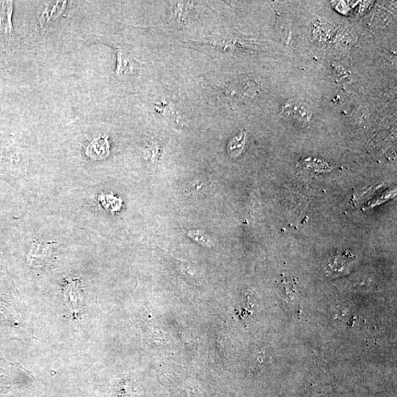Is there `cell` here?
I'll return each instance as SVG.
<instances>
[{
  "mask_svg": "<svg viewBox=\"0 0 397 397\" xmlns=\"http://www.w3.org/2000/svg\"><path fill=\"white\" fill-rule=\"evenodd\" d=\"M64 296L66 305L70 313L77 315L83 309L84 299L78 280L72 279L68 281Z\"/></svg>",
  "mask_w": 397,
  "mask_h": 397,
  "instance_id": "obj_3",
  "label": "cell"
},
{
  "mask_svg": "<svg viewBox=\"0 0 397 397\" xmlns=\"http://www.w3.org/2000/svg\"><path fill=\"white\" fill-rule=\"evenodd\" d=\"M110 145L106 136L95 138L86 148V154L93 160H102L109 156Z\"/></svg>",
  "mask_w": 397,
  "mask_h": 397,
  "instance_id": "obj_6",
  "label": "cell"
},
{
  "mask_svg": "<svg viewBox=\"0 0 397 397\" xmlns=\"http://www.w3.org/2000/svg\"><path fill=\"white\" fill-rule=\"evenodd\" d=\"M66 2H56L55 4H50L46 7L39 18L41 25L43 26L44 23L49 21L50 19H55L62 12Z\"/></svg>",
  "mask_w": 397,
  "mask_h": 397,
  "instance_id": "obj_9",
  "label": "cell"
},
{
  "mask_svg": "<svg viewBox=\"0 0 397 397\" xmlns=\"http://www.w3.org/2000/svg\"><path fill=\"white\" fill-rule=\"evenodd\" d=\"M53 252L51 242L36 241L32 243L28 255V262L30 265H41L50 258Z\"/></svg>",
  "mask_w": 397,
  "mask_h": 397,
  "instance_id": "obj_5",
  "label": "cell"
},
{
  "mask_svg": "<svg viewBox=\"0 0 397 397\" xmlns=\"http://www.w3.org/2000/svg\"><path fill=\"white\" fill-rule=\"evenodd\" d=\"M189 237L203 246H210L212 243L211 240L201 231H191Z\"/></svg>",
  "mask_w": 397,
  "mask_h": 397,
  "instance_id": "obj_10",
  "label": "cell"
},
{
  "mask_svg": "<svg viewBox=\"0 0 397 397\" xmlns=\"http://www.w3.org/2000/svg\"><path fill=\"white\" fill-rule=\"evenodd\" d=\"M247 133L241 131L230 140L228 145V154L232 158H237L243 153L246 145Z\"/></svg>",
  "mask_w": 397,
  "mask_h": 397,
  "instance_id": "obj_8",
  "label": "cell"
},
{
  "mask_svg": "<svg viewBox=\"0 0 397 397\" xmlns=\"http://www.w3.org/2000/svg\"><path fill=\"white\" fill-rule=\"evenodd\" d=\"M283 113L292 120L304 124L310 121L312 116L306 104L296 100L288 101L283 108Z\"/></svg>",
  "mask_w": 397,
  "mask_h": 397,
  "instance_id": "obj_4",
  "label": "cell"
},
{
  "mask_svg": "<svg viewBox=\"0 0 397 397\" xmlns=\"http://www.w3.org/2000/svg\"><path fill=\"white\" fill-rule=\"evenodd\" d=\"M355 259L356 257L349 252L337 253L330 260L329 266L333 273H342Z\"/></svg>",
  "mask_w": 397,
  "mask_h": 397,
  "instance_id": "obj_7",
  "label": "cell"
},
{
  "mask_svg": "<svg viewBox=\"0 0 397 397\" xmlns=\"http://www.w3.org/2000/svg\"><path fill=\"white\" fill-rule=\"evenodd\" d=\"M115 50L118 56V65L114 73L116 76L125 77L138 73L144 67L129 52L122 48H116Z\"/></svg>",
  "mask_w": 397,
  "mask_h": 397,
  "instance_id": "obj_2",
  "label": "cell"
},
{
  "mask_svg": "<svg viewBox=\"0 0 397 397\" xmlns=\"http://www.w3.org/2000/svg\"><path fill=\"white\" fill-rule=\"evenodd\" d=\"M13 12V2H3L0 8V40L3 52L10 49L12 41L13 28L11 24V17Z\"/></svg>",
  "mask_w": 397,
  "mask_h": 397,
  "instance_id": "obj_1",
  "label": "cell"
}]
</instances>
